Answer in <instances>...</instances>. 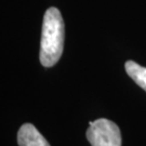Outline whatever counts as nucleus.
Returning a JSON list of instances; mask_svg holds the SVG:
<instances>
[{
	"label": "nucleus",
	"mask_w": 146,
	"mask_h": 146,
	"mask_svg": "<svg viewBox=\"0 0 146 146\" xmlns=\"http://www.w3.org/2000/svg\"><path fill=\"white\" fill-rule=\"evenodd\" d=\"M64 22L56 8H49L43 16L40 63L44 67H52L60 60L64 49Z\"/></svg>",
	"instance_id": "1"
},
{
	"label": "nucleus",
	"mask_w": 146,
	"mask_h": 146,
	"mask_svg": "<svg viewBox=\"0 0 146 146\" xmlns=\"http://www.w3.org/2000/svg\"><path fill=\"white\" fill-rule=\"evenodd\" d=\"M87 139L91 146H121V134L118 125L104 118L90 122Z\"/></svg>",
	"instance_id": "2"
},
{
	"label": "nucleus",
	"mask_w": 146,
	"mask_h": 146,
	"mask_svg": "<svg viewBox=\"0 0 146 146\" xmlns=\"http://www.w3.org/2000/svg\"><path fill=\"white\" fill-rule=\"evenodd\" d=\"M17 143L20 146H50L43 135L31 123H25L20 128Z\"/></svg>",
	"instance_id": "3"
},
{
	"label": "nucleus",
	"mask_w": 146,
	"mask_h": 146,
	"mask_svg": "<svg viewBox=\"0 0 146 146\" xmlns=\"http://www.w3.org/2000/svg\"><path fill=\"white\" fill-rule=\"evenodd\" d=\"M125 66V72L132 80L146 91V67H143L133 61H128Z\"/></svg>",
	"instance_id": "4"
}]
</instances>
